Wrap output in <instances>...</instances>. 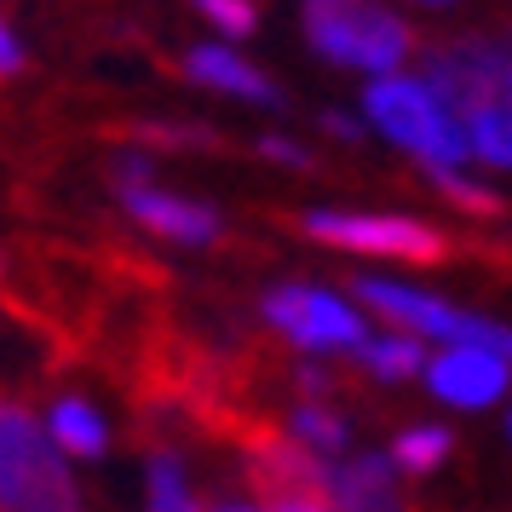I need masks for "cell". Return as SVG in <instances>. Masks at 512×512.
<instances>
[{"label":"cell","instance_id":"1","mask_svg":"<svg viewBox=\"0 0 512 512\" xmlns=\"http://www.w3.org/2000/svg\"><path fill=\"white\" fill-rule=\"evenodd\" d=\"M305 35L346 70L392 75L409 58V29L380 0H305Z\"/></svg>","mask_w":512,"mask_h":512},{"label":"cell","instance_id":"2","mask_svg":"<svg viewBox=\"0 0 512 512\" xmlns=\"http://www.w3.org/2000/svg\"><path fill=\"white\" fill-rule=\"evenodd\" d=\"M363 110H369L374 127L392 144H403L415 162H426V167L466 162L461 121L449 116V104H443L426 81H415V75H380L369 87V98H363Z\"/></svg>","mask_w":512,"mask_h":512},{"label":"cell","instance_id":"3","mask_svg":"<svg viewBox=\"0 0 512 512\" xmlns=\"http://www.w3.org/2000/svg\"><path fill=\"white\" fill-rule=\"evenodd\" d=\"M305 231L328 242V248H351V254H380V259H409V265H438L449 254V236L403 219V213H305Z\"/></svg>","mask_w":512,"mask_h":512},{"label":"cell","instance_id":"4","mask_svg":"<svg viewBox=\"0 0 512 512\" xmlns=\"http://www.w3.org/2000/svg\"><path fill=\"white\" fill-rule=\"evenodd\" d=\"M357 300L374 305L386 323H397L403 334H432V340H449V346H489V351H507V328L484 323V317H466L455 305L432 300V294H415V288H397V282H357Z\"/></svg>","mask_w":512,"mask_h":512},{"label":"cell","instance_id":"5","mask_svg":"<svg viewBox=\"0 0 512 512\" xmlns=\"http://www.w3.org/2000/svg\"><path fill=\"white\" fill-rule=\"evenodd\" d=\"M426 87L449 104V116L461 121L466 110L507 104V47L501 41H455V47L426 52Z\"/></svg>","mask_w":512,"mask_h":512},{"label":"cell","instance_id":"6","mask_svg":"<svg viewBox=\"0 0 512 512\" xmlns=\"http://www.w3.org/2000/svg\"><path fill=\"white\" fill-rule=\"evenodd\" d=\"M265 317L300 351H357L363 346L357 311L340 305L334 294H323V288H305V282H288L277 294H265Z\"/></svg>","mask_w":512,"mask_h":512},{"label":"cell","instance_id":"7","mask_svg":"<svg viewBox=\"0 0 512 512\" xmlns=\"http://www.w3.org/2000/svg\"><path fill=\"white\" fill-rule=\"evenodd\" d=\"M426 380L443 403H461V409H484L507 392V351L489 346H449L426 363Z\"/></svg>","mask_w":512,"mask_h":512},{"label":"cell","instance_id":"8","mask_svg":"<svg viewBox=\"0 0 512 512\" xmlns=\"http://www.w3.org/2000/svg\"><path fill=\"white\" fill-rule=\"evenodd\" d=\"M323 507L328 512H409L403 489H397V466L386 455L323 466Z\"/></svg>","mask_w":512,"mask_h":512},{"label":"cell","instance_id":"9","mask_svg":"<svg viewBox=\"0 0 512 512\" xmlns=\"http://www.w3.org/2000/svg\"><path fill=\"white\" fill-rule=\"evenodd\" d=\"M121 202H127V213H133L139 225L173 236V242H213V236H219V219H213L202 202L167 196V190H156V185H127Z\"/></svg>","mask_w":512,"mask_h":512},{"label":"cell","instance_id":"10","mask_svg":"<svg viewBox=\"0 0 512 512\" xmlns=\"http://www.w3.org/2000/svg\"><path fill=\"white\" fill-rule=\"evenodd\" d=\"M185 70L202 81V87H213V93H231V98H254V104H277V87L265 81V75L248 64V58H236V52L225 47H196L185 52Z\"/></svg>","mask_w":512,"mask_h":512},{"label":"cell","instance_id":"11","mask_svg":"<svg viewBox=\"0 0 512 512\" xmlns=\"http://www.w3.org/2000/svg\"><path fill=\"white\" fill-rule=\"evenodd\" d=\"M47 438L58 443V449H70V455H104L110 432H104V420H98L81 397H58L52 415H47Z\"/></svg>","mask_w":512,"mask_h":512},{"label":"cell","instance_id":"12","mask_svg":"<svg viewBox=\"0 0 512 512\" xmlns=\"http://www.w3.org/2000/svg\"><path fill=\"white\" fill-rule=\"evenodd\" d=\"M461 139L466 156H478L484 167H507L512 162V133H507V104H484L461 116Z\"/></svg>","mask_w":512,"mask_h":512},{"label":"cell","instance_id":"13","mask_svg":"<svg viewBox=\"0 0 512 512\" xmlns=\"http://www.w3.org/2000/svg\"><path fill=\"white\" fill-rule=\"evenodd\" d=\"M288 438L300 443V449H311V455H340L346 449V420L334 415L328 403H305L288 420Z\"/></svg>","mask_w":512,"mask_h":512},{"label":"cell","instance_id":"14","mask_svg":"<svg viewBox=\"0 0 512 512\" xmlns=\"http://www.w3.org/2000/svg\"><path fill=\"white\" fill-rule=\"evenodd\" d=\"M150 512H196V495L185 484V466L173 449L150 455Z\"/></svg>","mask_w":512,"mask_h":512},{"label":"cell","instance_id":"15","mask_svg":"<svg viewBox=\"0 0 512 512\" xmlns=\"http://www.w3.org/2000/svg\"><path fill=\"white\" fill-rule=\"evenodd\" d=\"M443 461H449V432H443V426H409V432L397 438V449H392V466H403L409 478L438 472Z\"/></svg>","mask_w":512,"mask_h":512},{"label":"cell","instance_id":"16","mask_svg":"<svg viewBox=\"0 0 512 512\" xmlns=\"http://www.w3.org/2000/svg\"><path fill=\"white\" fill-rule=\"evenodd\" d=\"M357 357H363L380 380H409V374L420 369L415 334H397V340H363V346H357Z\"/></svg>","mask_w":512,"mask_h":512},{"label":"cell","instance_id":"17","mask_svg":"<svg viewBox=\"0 0 512 512\" xmlns=\"http://www.w3.org/2000/svg\"><path fill=\"white\" fill-rule=\"evenodd\" d=\"M432 179L443 185V196H449V202H461V208L478 213V219H495V213H501V202H495L484 185H472L461 167H432Z\"/></svg>","mask_w":512,"mask_h":512},{"label":"cell","instance_id":"18","mask_svg":"<svg viewBox=\"0 0 512 512\" xmlns=\"http://www.w3.org/2000/svg\"><path fill=\"white\" fill-rule=\"evenodd\" d=\"M196 12H202L213 29H225V35H254V24H259L254 0H196Z\"/></svg>","mask_w":512,"mask_h":512},{"label":"cell","instance_id":"19","mask_svg":"<svg viewBox=\"0 0 512 512\" xmlns=\"http://www.w3.org/2000/svg\"><path fill=\"white\" fill-rule=\"evenodd\" d=\"M259 512H328V507H323V495H305L300 489V495H271Z\"/></svg>","mask_w":512,"mask_h":512},{"label":"cell","instance_id":"20","mask_svg":"<svg viewBox=\"0 0 512 512\" xmlns=\"http://www.w3.org/2000/svg\"><path fill=\"white\" fill-rule=\"evenodd\" d=\"M265 156L282 167H311V156H305L300 144H288V139H265Z\"/></svg>","mask_w":512,"mask_h":512},{"label":"cell","instance_id":"21","mask_svg":"<svg viewBox=\"0 0 512 512\" xmlns=\"http://www.w3.org/2000/svg\"><path fill=\"white\" fill-rule=\"evenodd\" d=\"M18 64H24V52H18V41H12V29L0 24V75H12Z\"/></svg>","mask_w":512,"mask_h":512},{"label":"cell","instance_id":"22","mask_svg":"<svg viewBox=\"0 0 512 512\" xmlns=\"http://www.w3.org/2000/svg\"><path fill=\"white\" fill-rule=\"evenodd\" d=\"M219 512H254V507H219Z\"/></svg>","mask_w":512,"mask_h":512}]
</instances>
